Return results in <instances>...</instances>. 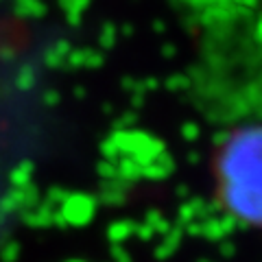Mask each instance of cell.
I'll list each match as a JSON object with an SVG mask.
<instances>
[{"label":"cell","instance_id":"obj_1","mask_svg":"<svg viewBox=\"0 0 262 262\" xmlns=\"http://www.w3.org/2000/svg\"><path fill=\"white\" fill-rule=\"evenodd\" d=\"M214 186L227 214L262 229V122L227 131L214 153Z\"/></svg>","mask_w":262,"mask_h":262}]
</instances>
